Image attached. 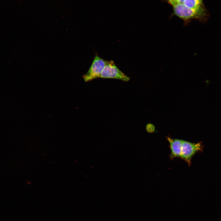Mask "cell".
Masks as SVG:
<instances>
[{"instance_id":"cell-1","label":"cell","mask_w":221,"mask_h":221,"mask_svg":"<svg viewBox=\"0 0 221 221\" xmlns=\"http://www.w3.org/2000/svg\"><path fill=\"white\" fill-rule=\"evenodd\" d=\"M173 6L175 14L183 20L186 24L192 19L202 21L206 17L207 14L204 6L192 9L186 7L183 3H179Z\"/></svg>"},{"instance_id":"cell-2","label":"cell","mask_w":221,"mask_h":221,"mask_svg":"<svg viewBox=\"0 0 221 221\" xmlns=\"http://www.w3.org/2000/svg\"><path fill=\"white\" fill-rule=\"evenodd\" d=\"M100 78L116 79L124 82H128L130 79L118 68L112 60L107 61Z\"/></svg>"},{"instance_id":"cell-3","label":"cell","mask_w":221,"mask_h":221,"mask_svg":"<svg viewBox=\"0 0 221 221\" xmlns=\"http://www.w3.org/2000/svg\"><path fill=\"white\" fill-rule=\"evenodd\" d=\"M106 60L95 54L91 64L87 72L83 76L86 82L100 78L101 72L106 64Z\"/></svg>"},{"instance_id":"cell-4","label":"cell","mask_w":221,"mask_h":221,"mask_svg":"<svg viewBox=\"0 0 221 221\" xmlns=\"http://www.w3.org/2000/svg\"><path fill=\"white\" fill-rule=\"evenodd\" d=\"M202 148L201 143H194L182 140L180 158L190 166L192 157L197 152L201 150Z\"/></svg>"},{"instance_id":"cell-5","label":"cell","mask_w":221,"mask_h":221,"mask_svg":"<svg viewBox=\"0 0 221 221\" xmlns=\"http://www.w3.org/2000/svg\"><path fill=\"white\" fill-rule=\"evenodd\" d=\"M169 144L171 150L170 158L173 160L176 157L180 158L182 147V140L176 139H173L167 137Z\"/></svg>"},{"instance_id":"cell-6","label":"cell","mask_w":221,"mask_h":221,"mask_svg":"<svg viewBox=\"0 0 221 221\" xmlns=\"http://www.w3.org/2000/svg\"><path fill=\"white\" fill-rule=\"evenodd\" d=\"M183 4L186 7L192 9L204 6L202 0H184Z\"/></svg>"},{"instance_id":"cell-7","label":"cell","mask_w":221,"mask_h":221,"mask_svg":"<svg viewBox=\"0 0 221 221\" xmlns=\"http://www.w3.org/2000/svg\"><path fill=\"white\" fill-rule=\"evenodd\" d=\"M155 126L152 124L149 123L146 126V130L149 133H153L155 130Z\"/></svg>"},{"instance_id":"cell-8","label":"cell","mask_w":221,"mask_h":221,"mask_svg":"<svg viewBox=\"0 0 221 221\" xmlns=\"http://www.w3.org/2000/svg\"><path fill=\"white\" fill-rule=\"evenodd\" d=\"M172 5L177 3V0H168Z\"/></svg>"}]
</instances>
